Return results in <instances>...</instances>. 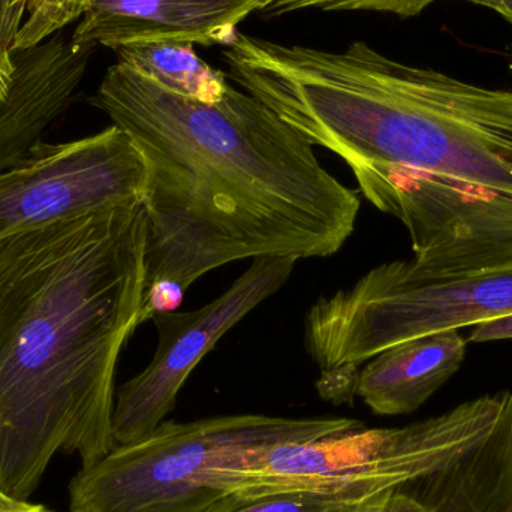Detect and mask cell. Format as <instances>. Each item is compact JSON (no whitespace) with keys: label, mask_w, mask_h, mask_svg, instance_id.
Returning a JSON list of instances; mask_svg holds the SVG:
<instances>
[{"label":"cell","mask_w":512,"mask_h":512,"mask_svg":"<svg viewBox=\"0 0 512 512\" xmlns=\"http://www.w3.org/2000/svg\"><path fill=\"white\" fill-rule=\"evenodd\" d=\"M90 104L146 164L140 325L176 312L209 271L249 258H327L355 231L357 192L248 92L230 86L207 104L117 62Z\"/></svg>","instance_id":"6da1fadb"},{"label":"cell","mask_w":512,"mask_h":512,"mask_svg":"<svg viewBox=\"0 0 512 512\" xmlns=\"http://www.w3.org/2000/svg\"><path fill=\"white\" fill-rule=\"evenodd\" d=\"M231 77L312 146L339 156L369 203L412 230L451 227L512 192V90L384 56L237 32Z\"/></svg>","instance_id":"7a4b0ae2"},{"label":"cell","mask_w":512,"mask_h":512,"mask_svg":"<svg viewBox=\"0 0 512 512\" xmlns=\"http://www.w3.org/2000/svg\"><path fill=\"white\" fill-rule=\"evenodd\" d=\"M146 283L143 201L0 240V490L27 502L59 451L117 447L114 379Z\"/></svg>","instance_id":"3957f363"},{"label":"cell","mask_w":512,"mask_h":512,"mask_svg":"<svg viewBox=\"0 0 512 512\" xmlns=\"http://www.w3.org/2000/svg\"><path fill=\"white\" fill-rule=\"evenodd\" d=\"M511 408V391H502L408 426L363 424L313 441L249 447L210 469V483L240 498L310 492L354 502L447 468L489 438Z\"/></svg>","instance_id":"277c9868"},{"label":"cell","mask_w":512,"mask_h":512,"mask_svg":"<svg viewBox=\"0 0 512 512\" xmlns=\"http://www.w3.org/2000/svg\"><path fill=\"white\" fill-rule=\"evenodd\" d=\"M512 315V264L463 276H430L412 261L372 268L319 298L304 318V343L331 402L355 394L361 364L385 349L444 330Z\"/></svg>","instance_id":"5b68a950"},{"label":"cell","mask_w":512,"mask_h":512,"mask_svg":"<svg viewBox=\"0 0 512 512\" xmlns=\"http://www.w3.org/2000/svg\"><path fill=\"white\" fill-rule=\"evenodd\" d=\"M363 426L354 418L242 414L165 420L152 435L117 445L69 484L71 512H209L227 496L210 469L249 447L306 442Z\"/></svg>","instance_id":"8992f818"},{"label":"cell","mask_w":512,"mask_h":512,"mask_svg":"<svg viewBox=\"0 0 512 512\" xmlns=\"http://www.w3.org/2000/svg\"><path fill=\"white\" fill-rule=\"evenodd\" d=\"M147 170L117 128L68 143H36L0 173V240L143 201Z\"/></svg>","instance_id":"52a82bcc"},{"label":"cell","mask_w":512,"mask_h":512,"mask_svg":"<svg viewBox=\"0 0 512 512\" xmlns=\"http://www.w3.org/2000/svg\"><path fill=\"white\" fill-rule=\"evenodd\" d=\"M292 258H258L221 295L192 312L159 313L152 319L158 346L149 366L122 385L114 400L117 445L152 435L176 408L177 396L216 343L291 277Z\"/></svg>","instance_id":"ba28073f"},{"label":"cell","mask_w":512,"mask_h":512,"mask_svg":"<svg viewBox=\"0 0 512 512\" xmlns=\"http://www.w3.org/2000/svg\"><path fill=\"white\" fill-rule=\"evenodd\" d=\"M273 0H90L72 47L116 48L135 42L228 45L237 26Z\"/></svg>","instance_id":"9c48e42d"},{"label":"cell","mask_w":512,"mask_h":512,"mask_svg":"<svg viewBox=\"0 0 512 512\" xmlns=\"http://www.w3.org/2000/svg\"><path fill=\"white\" fill-rule=\"evenodd\" d=\"M93 48L77 50L62 32L14 54V75L0 98V173L24 158L71 104Z\"/></svg>","instance_id":"30bf717a"},{"label":"cell","mask_w":512,"mask_h":512,"mask_svg":"<svg viewBox=\"0 0 512 512\" xmlns=\"http://www.w3.org/2000/svg\"><path fill=\"white\" fill-rule=\"evenodd\" d=\"M468 351L460 330H444L397 343L366 361L355 394L376 415H406L420 409L448 379Z\"/></svg>","instance_id":"8fae6325"},{"label":"cell","mask_w":512,"mask_h":512,"mask_svg":"<svg viewBox=\"0 0 512 512\" xmlns=\"http://www.w3.org/2000/svg\"><path fill=\"white\" fill-rule=\"evenodd\" d=\"M119 63L164 89L195 101L215 104L227 93V75L204 62L192 42H135L116 48Z\"/></svg>","instance_id":"7c38bea8"},{"label":"cell","mask_w":512,"mask_h":512,"mask_svg":"<svg viewBox=\"0 0 512 512\" xmlns=\"http://www.w3.org/2000/svg\"><path fill=\"white\" fill-rule=\"evenodd\" d=\"M90 0H0V57L44 44L83 17Z\"/></svg>","instance_id":"4fadbf2b"},{"label":"cell","mask_w":512,"mask_h":512,"mask_svg":"<svg viewBox=\"0 0 512 512\" xmlns=\"http://www.w3.org/2000/svg\"><path fill=\"white\" fill-rule=\"evenodd\" d=\"M348 502L310 492H280L270 495L227 496L209 512H339Z\"/></svg>","instance_id":"5bb4252c"},{"label":"cell","mask_w":512,"mask_h":512,"mask_svg":"<svg viewBox=\"0 0 512 512\" xmlns=\"http://www.w3.org/2000/svg\"><path fill=\"white\" fill-rule=\"evenodd\" d=\"M436 0H273L265 6L268 17H280L301 9L318 8L324 11H375L415 17Z\"/></svg>","instance_id":"9a60e30c"},{"label":"cell","mask_w":512,"mask_h":512,"mask_svg":"<svg viewBox=\"0 0 512 512\" xmlns=\"http://www.w3.org/2000/svg\"><path fill=\"white\" fill-rule=\"evenodd\" d=\"M339 512H429L426 504L408 487L385 490L358 501L348 502Z\"/></svg>","instance_id":"2e32d148"},{"label":"cell","mask_w":512,"mask_h":512,"mask_svg":"<svg viewBox=\"0 0 512 512\" xmlns=\"http://www.w3.org/2000/svg\"><path fill=\"white\" fill-rule=\"evenodd\" d=\"M512 340V315L489 319L471 327L468 342L486 343Z\"/></svg>","instance_id":"e0dca14e"},{"label":"cell","mask_w":512,"mask_h":512,"mask_svg":"<svg viewBox=\"0 0 512 512\" xmlns=\"http://www.w3.org/2000/svg\"><path fill=\"white\" fill-rule=\"evenodd\" d=\"M475 5L486 6L501 14L508 23L512 24V0H466Z\"/></svg>","instance_id":"ac0fdd59"},{"label":"cell","mask_w":512,"mask_h":512,"mask_svg":"<svg viewBox=\"0 0 512 512\" xmlns=\"http://www.w3.org/2000/svg\"><path fill=\"white\" fill-rule=\"evenodd\" d=\"M12 75H14V63L6 62L0 57V98L8 96L11 89Z\"/></svg>","instance_id":"d6986e66"},{"label":"cell","mask_w":512,"mask_h":512,"mask_svg":"<svg viewBox=\"0 0 512 512\" xmlns=\"http://www.w3.org/2000/svg\"><path fill=\"white\" fill-rule=\"evenodd\" d=\"M27 504H29V502L14 501V499L9 498V496H6L5 493L0 490V512L15 511Z\"/></svg>","instance_id":"ffe728a7"},{"label":"cell","mask_w":512,"mask_h":512,"mask_svg":"<svg viewBox=\"0 0 512 512\" xmlns=\"http://www.w3.org/2000/svg\"><path fill=\"white\" fill-rule=\"evenodd\" d=\"M9 512H54V511L48 510V508L44 507V505L27 504V505H24V507L18 508V510L9 511Z\"/></svg>","instance_id":"44dd1931"}]
</instances>
